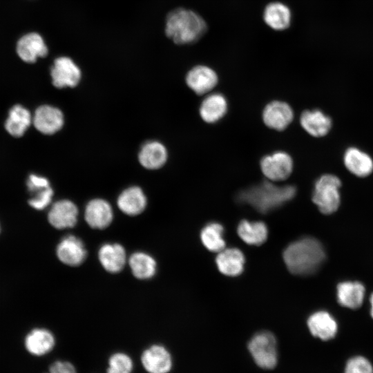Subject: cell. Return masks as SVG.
I'll use <instances>...</instances> for the list:
<instances>
[{
  "mask_svg": "<svg viewBox=\"0 0 373 373\" xmlns=\"http://www.w3.org/2000/svg\"><path fill=\"white\" fill-rule=\"evenodd\" d=\"M164 31L166 37L175 44H192L204 35L207 24L195 11L177 8L166 15Z\"/></svg>",
  "mask_w": 373,
  "mask_h": 373,
  "instance_id": "obj_2",
  "label": "cell"
},
{
  "mask_svg": "<svg viewBox=\"0 0 373 373\" xmlns=\"http://www.w3.org/2000/svg\"><path fill=\"white\" fill-rule=\"evenodd\" d=\"M307 323L312 335L324 341L334 338L338 332L336 320L325 311L314 312L308 318Z\"/></svg>",
  "mask_w": 373,
  "mask_h": 373,
  "instance_id": "obj_16",
  "label": "cell"
},
{
  "mask_svg": "<svg viewBox=\"0 0 373 373\" xmlns=\"http://www.w3.org/2000/svg\"><path fill=\"white\" fill-rule=\"evenodd\" d=\"M141 362L149 373H169L173 367V358L163 345L154 344L144 350Z\"/></svg>",
  "mask_w": 373,
  "mask_h": 373,
  "instance_id": "obj_8",
  "label": "cell"
},
{
  "mask_svg": "<svg viewBox=\"0 0 373 373\" xmlns=\"http://www.w3.org/2000/svg\"><path fill=\"white\" fill-rule=\"evenodd\" d=\"M264 175L270 181L278 182L286 180L293 170V160L285 151H276L264 156L260 163Z\"/></svg>",
  "mask_w": 373,
  "mask_h": 373,
  "instance_id": "obj_7",
  "label": "cell"
},
{
  "mask_svg": "<svg viewBox=\"0 0 373 373\" xmlns=\"http://www.w3.org/2000/svg\"><path fill=\"white\" fill-rule=\"evenodd\" d=\"M345 168L354 175L365 178L373 172V159L372 157L356 147H350L343 155Z\"/></svg>",
  "mask_w": 373,
  "mask_h": 373,
  "instance_id": "obj_19",
  "label": "cell"
},
{
  "mask_svg": "<svg viewBox=\"0 0 373 373\" xmlns=\"http://www.w3.org/2000/svg\"><path fill=\"white\" fill-rule=\"evenodd\" d=\"M98 258L106 271L115 274L121 271L124 268L126 254L124 248L121 245L106 243L100 247Z\"/></svg>",
  "mask_w": 373,
  "mask_h": 373,
  "instance_id": "obj_20",
  "label": "cell"
},
{
  "mask_svg": "<svg viewBox=\"0 0 373 373\" xmlns=\"http://www.w3.org/2000/svg\"><path fill=\"white\" fill-rule=\"evenodd\" d=\"M370 305H371L370 314H371V316L373 318V293L372 294V295H371V296L370 298Z\"/></svg>",
  "mask_w": 373,
  "mask_h": 373,
  "instance_id": "obj_36",
  "label": "cell"
},
{
  "mask_svg": "<svg viewBox=\"0 0 373 373\" xmlns=\"http://www.w3.org/2000/svg\"><path fill=\"white\" fill-rule=\"evenodd\" d=\"M52 84L58 88L76 86L82 77L81 69L68 56L55 58L50 68Z\"/></svg>",
  "mask_w": 373,
  "mask_h": 373,
  "instance_id": "obj_6",
  "label": "cell"
},
{
  "mask_svg": "<svg viewBox=\"0 0 373 373\" xmlns=\"http://www.w3.org/2000/svg\"><path fill=\"white\" fill-rule=\"evenodd\" d=\"M224 229L221 224L211 222L202 230L200 238L202 244L209 251L220 252L224 249Z\"/></svg>",
  "mask_w": 373,
  "mask_h": 373,
  "instance_id": "obj_30",
  "label": "cell"
},
{
  "mask_svg": "<svg viewBox=\"0 0 373 373\" xmlns=\"http://www.w3.org/2000/svg\"><path fill=\"white\" fill-rule=\"evenodd\" d=\"M28 190L32 193H37L50 186L47 178L37 175H30L27 181Z\"/></svg>",
  "mask_w": 373,
  "mask_h": 373,
  "instance_id": "obj_34",
  "label": "cell"
},
{
  "mask_svg": "<svg viewBox=\"0 0 373 373\" xmlns=\"http://www.w3.org/2000/svg\"><path fill=\"white\" fill-rule=\"evenodd\" d=\"M32 121L30 112L22 106L17 104L9 111L5 128L11 135L19 137L24 134Z\"/></svg>",
  "mask_w": 373,
  "mask_h": 373,
  "instance_id": "obj_27",
  "label": "cell"
},
{
  "mask_svg": "<svg viewBox=\"0 0 373 373\" xmlns=\"http://www.w3.org/2000/svg\"><path fill=\"white\" fill-rule=\"evenodd\" d=\"M133 367V361L128 354L116 352L108 358L106 373H131Z\"/></svg>",
  "mask_w": 373,
  "mask_h": 373,
  "instance_id": "obj_31",
  "label": "cell"
},
{
  "mask_svg": "<svg viewBox=\"0 0 373 373\" xmlns=\"http://www.w3.org/2000/svg\"><path fill=\"white\" fill-rule=\"evenodd\" d=\"M294 112L291 107L282 101H272L265 107L262 119L265 124L276 131L285 130L292 122Z\"/></svg>",
  "mask_w": 373,
  "mask_h": 373,
  "instance_id": "obj_10",
  "label": "cell"
},
{
  "mask_svg": "<svg viewBox=\"0 0 373 373\" xmlns=\"http://www.w3.org/2000/svg\"><path fill=\"white\" fill-rule=\"evenodd\" d=\"M16 50L21 60L26 63H35L38 58L45 57L48 48L43 37L32 32L23 35L17 41Z\"/></svg>",
  "mask_w": 373,
  "mask_h": 373,
  "instance_id": "obj_9",
  "label": "cell"
},
{
  "mask_svg": "<svg viewBox=\"0 0 373 373\" xmlns=\"http://www.w3.org/2000/svg\"><path fill=\"white\" fill-rule=\"evenodd\" d=\"M365 291L364 286L359 282H343L337 286V299L344 307L357 309L363 303Z\"/></svg>",
  "mask_w": 373,
  "mask_h": 373,
  "instance_id": "obj_26",
  "label": "cell"
},
{
  "mask_svg": "<svg viewBox=\"0 0 373 373\" xmlns=\"http://www.w3.org/2000/svg\"><path fill=\"white\" fill-rule=\"evenodd\" d=\"M325 252L316 238L305 237L290 243L283 252V260L288 270L298 276L313 274L323 265Z\"/></svg>",
  "mask_w": 373,
  "mask_h": 373,
  "instance_id": "obj_1",
  "label": "cell"
},
{
  "mask_svg": "<svg viewBox=\"0 0 373 373\" xmlns=\"http://www.w3.org/2000/svg\"><path fill=\"white\" fill-rule=\"evenodd\" d=\"M227 111V99L220 93H213L207 96L199 109L201 118L209 124L218 122L225 115Z\"/></svg>",
  "mask_w": 373,
  "mask_h": 373,
  "instance_id": "obj_23",
  "label": "cell"
},
{
  "mask_svg": "<svg viewBox=\"0 0 373 373\" xmlns=\"http://www.w3.org/2000/svg\"><path fill=\"white\" fill-rule=\"evenodd\" d=\"M296 189L292 185L278 186L269 181L242 191L238 199L258 211L265 213L291 200Z\"/></svg>",
  "mask_w": 373,
  "mask_h": 373,
  "instance_id": "obj_3",
  "label": "cell"
},
{
  "mask_svg": "<svg viewBox=\"0 0 373 373\" xmlns=\"http://www.w3.org/2000/svg\"><path fill=\"white\" fill-rule=\"evenodd\" d=\"M53 191L50 186L35 193V196L28 201L29 204L35 209L42 210L51 202Z\"/></svg>",
  "mask_w": 373,
  "mask_h": 373,
  "instance_id": "obj_33",
  "label": "cell"
},
{
  "mask_svg": "<svg viewBox=\"0 0 373 373\" xmlns=\"http://www.w3.org/2000/svg\"><path fill=\"white\" fill-rule=\"evenodd\" d=\"M219 271L224 275L236 276L241 274L245 265V257L237 248L224 249L216 259Z\"/></svg>",
  "mask_w": 373,
  "mask_h": 373,
  "instance_id": "obj_24",
  "label": "cell"
},
{
  "mask_svg": "<svg viewBox=\"0 0 373 373\" xmlns=\"http://www.w3.org/2000/svg\"><path fill=\"white\" fill-rule=\"evenodd\" d=\"M117 204L124 213L134 216L140 214L145 209L146 198L140 187L131 186L121 193Z\"/></svg>",
  "mask_w": 373,
  "mask_h": 373,
  "instance_id": "obj_22",
  "label": "cell"
},
{
  "mask_svg": "<svg viewBox=\"0 0 373 373\" xmlns=\"http://www.w3.org/2000/svg\"><path fill=\"white\" fill-rule=\"evenodd\" d=\"M239 237L247 244L258 245L267 238L268 229L262 222L242 220L237 229Z\"/></svg>",
  "mask_w": 373,
  "mask_h": 373,
  "instance_id": "obj_28",
  "label": "cell"
},
{
  "mask_svg": "<svg viewBox=\"0 0 373 373\" xmlns=\"http://www.w3.org/2000/svg\"><path fill=\"white\" fill-rule=\"evenodd\" d=\"M341 186V180L334 174H324L317 179L314 184L312 201L321 213L331 214L338 209Z\"/></svg>",
  "mask_w": 373,
  "mask_h": 373,
  "instance_id": "obj_5",
  "label": "cell"
},
{
  "mask_svg": "<svg viewBox=\"0 0 373 373\" xmlns=\"http://www.w3.org/2000/svg\"><path fill=\"white\" fill-rule=\"evenodd\" d=\"M262 17L265 23L270 28L282 31L290 26L291 12L289 8L285 3L273 1L265 6Z\"/></svg>",
  "mask_w": 373,
  "mask_h": 373,
  "instance_id": "obj_21",
  "label": "cell"
},
{
  "mask_svg": "<svg viewBox=\"0 0 373 373\" xmlns=\"http://www.w3.org/2000/svg\"><path fill=\"white\" fill-rule=\"evenodd\" d=\"M78 209L68 200H61L53 204L48 219L56 229H62L73 227L77 222Z\"/></svg>",
  "mask_w": 373,
  "mask_h": 373,
  "instance_id": "obj_15",
  "label": "cell"
},
{
  "mask_svg": "<svg viewBox=\"0 0 373 373\" xmlns=\"http://www.w3.org/2000/svg\"><path fill=\"white\" fill-rule=\"evenodd\" d=\"M303 128L314 137L326 135L332 127V120L329 116L319 109L306 110L300 117Z\"/></svg>",
  "mask_w": 373,
  "mask_h": 373,
  "instance_id": "obj_18",
  "label": "cell"
},
{
  "mask_svg": "<svg viewBox=\"0 0 373 373\" xmlns=\"http://www.w3.org/2000/svg\"><path fill=\"white\" fill-rule=\"evenodd\" d=\"M247 347L254 363L259 368L272 370L278 365V343L271 332L263 330L256 333L248 341Z\"/></svg>",
  "mask_w": 373,
  "mask_h": 373,
  "instance_id": "obj_4",
  "label": "cell"
},
{
  "mask_svg": "<svg viewBox=\"0 0 373 373\" xmlns=\"http://www.w3.org/2000/svg\"><path fill=\"white\" fill-rule=\"evenodd\" d=\"M128 263L133 275L140 280L152 278L156 272V262L150 255L144 252L133 253Z\"/></svg>",
  "mask_w": 373,
  "mask_h": 373,
  "instance_id": "obj_29",
  "label": "cell"
},
{
  "mask_svg": "<svg viewBox=\"0 0 373 373\" xmlns=\"http://www.w3.org/2000/svg\"><path fill=\"white\" fill-rule=\"evenodd\" d=\"M140 164L148 169L162 167L167 160V151L160 142L153 141L144 144L138 155Z\"/></svg>",
  "mask_w": 373,
  "mask_h": 373,
  "instance_id": "obj_25",
  "label": "cell"
},
{
  "mask_svg": "<svg viewBox=\"0 0 373 373\" xmlns=\"http://www.w3.org/2000/svg\"><path fill=\"white\" fill-rule=\"evenodd\" d=\"M49 373H77V372L71 363L56 361L49 366Z\"/></svg>",
  "mask_w": 373,
  "mask_h": 373,
  "instance_id": "obj_35",
  "label": "cell"
},
{
  "mask_svg": "<svg viewBox=\"0 0 373 373\" xmlns=\"http://www.w3.org/2000/svg\"><path fill=\"white\" fill-rule=\"evenodd\" d=\"M32 122L36 129L40 133L52 135L62 128L64 115L57 108L43 105L35 111Z\"/></svg>",
  "mask_w": 373,
  "mask_h": 373,
  "instance_id": "obj_13",
  "label": "cell"
},
{
  "mask_svg": "<svg viewBox=\"0 0 373 373\" xmlns=\"http://www.w3.org/2000/svg\"><path fill=\"white\" fill-rule=\"evenodd\" d=\"M84 218L91 228L104 229L113 221V213L111 206L105 200L93 199L86 207Z\"/></svg>",
  "mask_w": 373,
  "mask_h": 373,
  "instance_id": "obj_14",
  "label": "cell"
},
{
  "mask_svg": "<svg viewBox=\"0 0 373 373\" xmlns=\"http://www.w3.org/2000/svg\"><path fill=\"white\" fill-rule=\"evenodd\" d=\"M218 82V77L216 71L205 65L193 67L186 75L187 86L198 95L211 91Z\"/></svg>",
  "mask_w": 373,
  "mask_h": 373,
  "instance_id": "obj_11",
  "label": "cell"
},
{
  "mask_svg": "<svg viewBox=\"0 0 373 373\" xmlns=\"http://www.w3.org/2000/svg\"><path fill=\"white\" fill-rule=\"evenodd\" d=\"M86 255L87 252L82 241L73 235L62 238L57 247L59 260L68 266L80 265L85 260Z\"/></svg>",
  "mask_w": 373,
  "mask_h": 373,
  "instance_id": "obj_12",
  "label": "cell"
},
{
  "mask_svg": "<svg viewBox=\"0 0 373 373\" xmlns=\"http://www.w3.org/2000/svg\"><path fill=\"white\" fill-rule=\"evenodd\" d=\"M55 339L52 333L44 328H35L25 337L26 350L34 356H43L54 348Z\"/></svg>",
  "mask_w": 373,
  "mask_h": 373,
  "instance_id": "obj_17",
  "label": "cell"
},
{
  "mask_svg": "<svg viewBox=\"0 0 373 373\" xmlns=\"http://www.w3.org/2000/svg\"><path fill=\"white\" fill-rule=\"evenodd\" d=\"M343 373H373V365L366 357L354 356L347 361Z\"/></svg>",
  "mask_w": 373,
  "mask_h": 373,
  "instance_id": "obj_32",
  "label": "cell"
}]
</instances>
